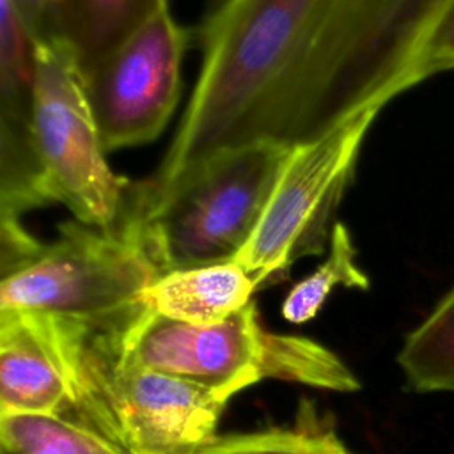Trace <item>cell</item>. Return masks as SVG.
<instances>
[{
    "label": "cell",
    "instance_id": "obj_1",
    "mask_svg": "<svg viewBox=\"0 0 454 454\" xmlns=\"http://www.w3.org/2000/svg\"><path fill=\"white\" fill-rule=\"evenodd\" d=\"M454 0H216L197 30L200 69L156 172L145 218L213 158L321 138L434 76Z\"/></svg>",
    "mask_w": 454,
    "mask_h": 454
},
{
    "label": "cell",
    "instance_id": "obj_8",
    "mask_svg": "<svg viewBox=\"0 0 454 454\" xmlns=\"http://www.w3.org/2000/svg\"><path fill=\"white\" fill-rule=\"evenodd\" d=\"M186 44L188 30L167 7L83 78L106 153L147 144L165 129L181 96Z\"/></svg>",
    "mask_w": 454,
    "mask_h": 454
},
{
    "label": "cell",
    "instance_id": "obj_18",
    "mask_svg": "<svg viewBox=\"0 0 454 454\" xmlns=\"http://www.w3.org/2000/svg\"><path fill=\"white\" fill-rule=\"evenodd\" d=\"M434 74L454 69V7L445 18L433 48Z\"/></svg>",
    "mask_w": 454,
    "mask_h": 454
},
{
    "label": "cell",
    "instance_id": "obj_7",
    "mask_svg": "<svg viewBox=\"0 0 454 454\" xmlns=\"http://www.w3.org/2000/svg\"><path fill=\"white\" fill-rule=\"evenodd\" d=\"M376 117L360 115L291 151L252 238L236 257L257 286L282 278L298 257L323 252L328 223Z\"/></svg>",
    "mask_w": 454,
    "mask_h": 454
},
{
    "label": "cell",
    "instance_id": "obj_9",
    "mask_svg": "<svg viewBox=\"0 0 454 454\" xmlns=\"http://www.w3.org/2000/svg\"><path fill=\"white\" fill-rule=\"evenodd\" d=\"M37 41L11 0H0V215L53 204L35 135Z\"/></svg>",
    "mask_w": 454,
    "mask_h": 454
},
{
    "label": "cell",
    "instance_id": "obj_19",
    "mask_svg": "<svg viewBox=\"0 0 454 454\" xmlns=\"http://www.w3.org/2000/svg\"><path fill=\"white\" fill-rule=\"evenodd\" d=\"M192 454H236V450H234L231 436H223V438L218 436V440L215 443H211L200 450H195Z\"/></svg>",
    "mask_w": 454,
    "mask_h": 454
},
{
    "label": "cell",
    "instance_id": "obj_16",
    "mask_svg": "<svg viewBox=\"0 0 454 454\" xmlns=\"http://www.w3.org/2000/svg\"><path fill=\"white\" fill-rule=\"evenodd\" d=\"M231 438L236 454H351L333 427L317 422L312 410L303 411L293 429H268Z\"/></svg>",
    "mask_w": 454,
    "mask_h": 454
},
{
    "label": "cell",
    "instance_id": "obj_17",
    "mask_svg": "<svg viewBox=\"0 0 454 454\" xmlns=\"http://www.w3.org/2000/svg\"><path fill=\"white\" fill-rule=\"evenodd\" d=\"M37 44L59 43L51 0H11Z\"/></svg>",
    "mask_w": 454,
    "mask_h": 454
},
{
    "label": "cell",
    "instance_id": "obj_2",
    "mask_svg": "<svg viewBox=\"0 0 454 454\" xmlns=\"http://www.w3.org/2000/svg\"><path fill=\"white\" fill-rule=\"evenodd\" d=\"M108 328L128 364L192 381L227 401L264 378L335 392L360 388L356 376L325 346L266 332L254 301L211 325L161 316L144 301L112 317Z\"/></svg>",
    "mask_w": 454,
    "mask_h": 454
},
{
    "label": "cell",
    "instance_id": "obj_3",
    "mask_svg": "<svg viewBox=\"0 0 454 454\" xmlns=\"http://www.w3.org/2000/svg\"><path fill=\"white\" fill-rule=\"evenodd\" d=\"M51 319L73 383L67 417L126 454H192L218 440L216 424L227 399L122 360L108 319Z\"/></svg>",
    "mask_w": 454,
    "mask_h": 454
},
{
    "label": "cell",
    "instance_id": "obj_6",
    "mask_svg": "<svg viewBox=\"0 0 454 454\" xmlns=\"http://www.w3.org/2000/svg\"><path fill=\"white\" fill-rule=\"evenodd\" d=\"M35 60V135L55 202L82 223L122 229L137 213L138 181L110 168L83 74L69 50L60 43L37 44Z\"/></svg>",
    "mask_w": 454,
    "mask_h": 454
},
{
    "label": "cell",
    "instance_id": "obj_5",
    "mask_svg": "<svg viewBox=\"0 0 454 454\" xmlns=\"http://www.w3.org/2000/svg\"><path fill=\"white\" fill-rule=\"evenodd\" d=\"M293 149L252 144L202 167L144 222L161 273L236 261L252 238Z\"/></svg>",
    "mask_w": 454,
    "mask_h": 454
},
{
    "label": "cell",
    "instance_id": "obj_10",
    "mask_svg": "<svg viewBox=\"0 0 454 454\" xmlns=\"http://www.w3.org/2000/svg\"><path fill=\"white\" fill-rule=\"evenodd\" d=\"M73 383L51 316L0 310V413H60Z\"/></svg>",
    "mask_w": 454,
    "mask_h": 454
},
{
    "label": "cell",
    "instance_id": "obj_11",
    "mask_svg": "<svg viewBox=\"0 0 454 454\" xmlns=\"http://www.w3.org/2000/svg\"><path fill=\"white\" fill-rule=\"evenodd\" d=\"M255 278L236 261L172 270L145 291L144 301L158 314L195 323H218L252 300Z\"/></svg>",
    "mask_w": 454,
    "mask_h": 454
},
{
    "label": "cell",
    "instance_id": "obj_15",
    "mask_svg": "<svg viewBox=\"0 0 454 454\" xmlns=\"http://www.w3.org/2000/svg\"><path fill=\"white\" fill-rule=\"evenodd\" d=\"M367 289L369 278L356 264V250L344 223L335 222L328 238L326 261L314 273L300 280L282 303V316L291 323L312 319L333 287Z\"/></svg>",
    "mask_w": 454,
    "mask_h": 454
},
{
    "label": "cell",
    "instance_id": "obj_14",
    "mask_svg": "<svg viewBox=\"0 0 454 454\" xmlns=\"http://www.w3.org/2000/svg\"><path fill=\"white\" fill-rule=\"evenodd\" d=\"M9 454H126L90 426L60 413H0Z\"/></svg>",
    "mask_w": 454,
    "mask_h": 454
},
{
    "label": "cell",
    "instance_id": "obj_4",
    "mask_svg": "<svg viewBox=\"0 0 454 454\" xmlns=\"http://www.w3.org/2000/svg\"><path fill=\"white\" fill-rule=\"evenodd\" d=\"M0 275V310L105 321L144 303L163 273L140 218L117 231L73 218L59 225L51 243Z\"/></svg>",
    "mask_w": 454,
    "mask_h": 454
},
{
    "label": "cell",
    "instance_id": "obj_13",
    "mask_svg": "<svg viewBox=\"0 0 454 454\" xmlns=\"http://www.w3.org/2000/svg\"><path fill=\"white\" fill-rule=\"evenodd\" d=\"M397 364L415 392H454V287L411 330Z\"/></svg>",
    "mask_w": 454,
    "mask_h": 454
},
{
    "label": "cell",
    "instance_id": "obj_12",
    "mask_svg": "<svg viewBox=\"0 0 454 454\" xmlns=\"http://www.w3.org/2000/svg\"><path fill=\"white\" fill-rule=\"evenodd\" d=\"M59 43L83 78L110 57L168 0H51Z\"/></svg>",
    "mask_w": 454,
    "mask_h": 454
}]
</instances>
